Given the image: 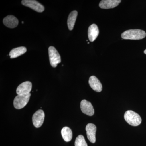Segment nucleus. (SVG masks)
Returning a JSON list of instances; mask_svg holds the SVG:
<instances>
[{
    "label": "nucleus",
    "mask_w": 146,
    "mask_h": 146,
    "mask_svg": "<svg viewBox=\"0 0 146 146\" xmlns=\"http://www.w3.org/2000/svg\"><path fill=\"white\" fill-rule=\"evenodd\" d=\"M124 118L126 121L130 125L137 126L142 122V119L140 115L132 110H128L125 113Z\"/></svg>",
    "instance_id": "nucleus-2"
},
{
    "label": "nucleus",
    "mask_w": 146,
    "mask_h": 146,
    "mask_svg": "<svg viewBox=\"0 0 146 146\" xmlns=\"http://www.w3.org/2000/svg\"><path fill=\"white\" fill-rule=\"evenodd\" d=\"M146 36L145 32L138 29L126 31L121 34L122 39L131 40H140L144 39Z\"/></svg>",
    "instance_id": "nucleus-1"
},
{
    "label": "nucleus",
    "mask_w": 146,
    "mask_h": 146,
    "mask_svg": "<svg viewBox=\"0 0 146 146\" xmlns=\"http://www.w3.org/2000/svg\"><path fill=\"white\" fill-rule=\"evenodd\" d=\"M3 23L7 27L13 29L18 26L19 21L15 16L13 15H9L4 18Z\"/></svg>",
    "instance_id": "nucleus-11"
},
{
    "label": "nucleus",
    "mask_w": 146,
    "mask_h": 146,
    "mask_svg": "<svg viewBox=\"0 0 146 146\" xmlns=\"http://www.w3.org/2000/svg\"><path fill=\"white\" fill-rule=\"evenodd\" d=\"M48 54L50 65L53 68L57 67L58 63L61 62V58L59 53L53 46L48 48Z\"/></svg>",
    "instance_id": "nucleus-4"
},
{
    "label": "nucleus",
    "mask_w": 146,
    "mask_h": 146,
    "mask_svg": "<svg viewBox=\"0 0 146 146\" xmlns=\"http://www.w3.org/2000/svg\"><path fill=\"white\" fill-rule=\"evenodd\" d=\"M21 3L23 5L29 7L36 12L41 13L45 10L44 7L35 0H23Z\"/></svg>",
    "instance_id": "nucleus-5"
},
{
    "label": "nucleus",
    "mask_w": 146,
    "mask_h": 146,
    "mask_svg": "<svg viewBox=\"0 0 146 146\" xmlns=\"http://www.w3.org/2000/svg\"><path fill=\"white\" fill-rule=\"evenodd\" d=\"M144 53L146 54V49L144 51Z\"/></svg>",
    "instance_id": "nucleus-18"
},
{
    "label": "nucleus",
    "mask_w": 146,
    "mask_h": 146,
    "mask_svg": "<svg viewBox=\"0 0 146 146\" xmlns=\"http://www.w3.org/2000/svg\"><path fill=\"white\" fill-rule=\"evenodd\" d=\"M89 83L91 88L94 91L100 92L102 90V85L101 83L95 76H91L89 78Z\"/></svg>",
    "instance_id": "nucleus-12"
},
{
    "label": "nucleus",
    "mask_w": 146,
    "mask_h": 146,
    "mask_svg": "<svg viewBox=\"0 0 146 146\" xmlns=\"http://www.w3.org/2000/svg\"><path fill=\"white\" fill-rule=\"evenodd\" d=\"M96 127L94 124L89 123L86 126V130L87 138L92 143H94L96 141Z\"/></svg>",
    "instance_id": "nucleus-9"
},
{
    "label": "nucleus",
    "mask_w": 146,
    "mask_h": 146,
    "mask_svg": "<svg viewBox=\"0 0 146 146\" xmlns=\"http://www.w3.org/2000/svg\"><path fill=\"white\" fill-rule=\"evenodd\" d=\"M78 16V12L74 10L72 11L69 14L68 19V26L70 31L72 30L75 24Z\"/></svg>",
    "instance_id": "nucleus-15"
},
{
    "label": "nucleus",
    "mask_w": 146,
    "mask_h": 146,
    "mask_svg": "<svg viewBox=\"0 0 146 146\" xmlns=\"http://www.w3.org/2000/svg\"><path fill=\"white\" fill-rule=\"evenodd\" d=\"M80 108L82 112L84 114L89 116H93L94 114V110L93 105L90 102L83 100L80 103Z\"/></svg>",
    "instance_id": "nucleus-7"
},
{
    "label": "nucleus",
    "mask_w": 146,
    "mask_h": 146,
    "mask_svg": "<svg viewBox=\"0 0 146 146\" xmlns=\"http://www.w3.org/2000/svg\"><path fill=\"white\" fill-rule=\"evenodd\" d=\"M32 83L29 81L23 82L18 86L16 89L18 95H26L30 94L32 89Z\"/></svg>",
    "instance_id": "nucleus-8"
},
{
    "label": "nucleus",
    "mask_w": 146,
    "mask_h": 146,
    "mask_svg": "<svg viewBox=\"0 0 146 146\" xmlns=\"http://www.w3.org/2000/svg\"><path fill=\"white\" fill-rule=\"evenodd\" d=\"M75 146H88L84 137L82 135H79L76 138L75 142Z\"/></svg>",
    "instance_id": "nucleus-17"
},
{
    "label": "nucleus",
    "mask_w": 146,
    "mask_h": 146,
    "mask_svg": "<svg viewBox=\"0 0 146 146\" xmlns=\"http://www.w3.org/2000/svg\"><path fill=\"white\" fill-rule=\"evenodd\" d=\"M45 114L42 110H39L33 114L32 121L33 125L36 128L42 126L44 121Z\"/></svg>",
    "instance_id": "nucleus-6"
},
{
    "label": "nucleus",
    "mask_w": 146,
    "mask_h": 146,
    "mask_svg": "<svg viewBox=\"0 0 146 146\" xmlns=\"http://www.w3.org/2000/svg\"><path fill=\"white\" fill-rule=\"evenodd\" d=\"M121 0H102L99 4V7L102 9H109L115 8L121 3Z\"/></svg>",
    "instance_id": "nucleus-10"
},
{
    "label": "nucleus",
    "mask_w": 146,
    "mask_h": 146,
    "mask_svg": "<svg viewBox=\"0 0 146 146\" xmlns=\"http://www.w3.org/2000/svg\"><path fill=\"white\" fill-rule=\"evenodd\" d=\"M61 135L64 141L68 142L70 141L72 138V132L71 129L68 127H65L61 131Z\"/></svg>",
    "instance_id": "nucleus-16"
},
{
    "label": "nucleus",
    "mask_w": 146,
    "mask_h": 146,
    "mask_svg": "<svg viewBox=\"0 0 146 146\" xmlns=\"http://www.w3.org/2000/svg\"><path fill=\"white\" fill-rule=\"evenodd\" d=\"M27 48L25 47L21 46L15 48L11 50L9 54L11 58H16L26 52Z\"/></svg>",
    "instance_id": "nucleus-14"
},
{
    "label": "nucleus",
    "mask_w": 146,
    "mask_h": 146,
    "mask_svg": "<svg viewBox=\"0 0 146 146\" xmlns=\"http://www.w3.org/2000/svg\"><path fill=\"white\" fill-rule=\"evenodd\" d=\"M99 34V30L96 24H92L88 29V35L89 41L93 42L96 39Z\"/></svg>",
    "instance_id": "nucleus-13"
},
{
    "label": "nucleus",
    "mask_w": 146,
    "mask_h": 146,
    "mask_svg": "<svg viewBox=\"0 0 146 146\" xmlns=\"http://www.w3.org/2000/svg\"><path fill=\"white\" fill-rule=\"evenodd\" d=\"M31 94L30 93L26 95H18L15 97L13 100V106L17 109L23 108L27 104L29 100Z\"/></svg>",
    "instance_id": "nucleus-3"
}]
</instances>
